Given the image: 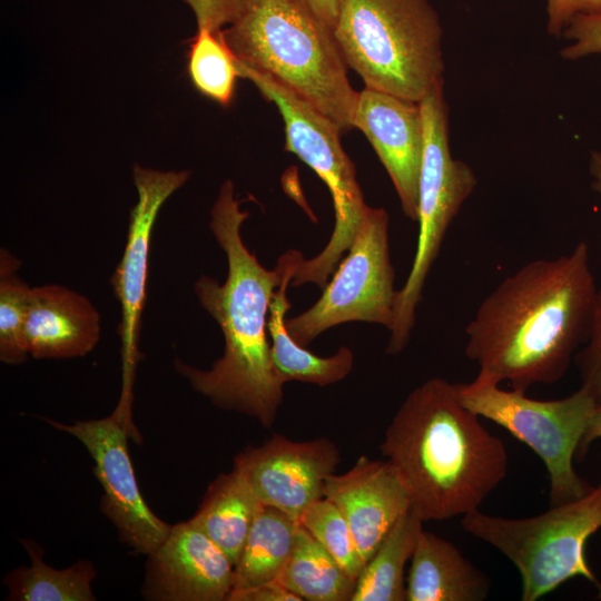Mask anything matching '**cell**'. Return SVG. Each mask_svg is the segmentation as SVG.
Returning <instances> with one entry per match:
<instances>
[{
	"mask_svg": "<svg viewBox=\"0 0 601 601\" xmlns=\"http://www.w3.org/2000/svg\"><path fill=\"white\" fill-rule=\"evenodd\" d=\"M598 290L584 242L505 277L465 327L476 377L523 393L561 380L588 338Z\"/></svg>",
	"mask_w": 601,
	"mask_h": 601,
	"instance_id": "1",
	"label": "cell"
},
{
	"mask_svg": "<svg viewBox=\"0 0 601 601\" xmlns=\"http://www.w3.org/2000/svg\"><path fill=\"white\" fill-rule=\"evenodd\" d=\"M248 216L235 198L231 180L224 181L210 210L209 228L226 255L227 276L223 284L207 275L195 283L199 304L223 332L224 354L209 370L179 359L175 366L215 406L247 414L269 428L283 403L285 383L272 358L267 321L286 257L280 255L274 269L258 262L240 234Z\"/></svg>",
	"mask_w": 601,
	"mask_h": 601,
	"instance_id": "2",
	"label": "cell"
},
{
	"mask_svg": "<svg viewBox=\"0 0 601 601\" xmlns=\"http://www.w3.org/2000/svg\"><path fill=\"white\" fill-rule=\"evenodd\" d=\"M480 418L457 383L433 377L408 393L387 426L380 450L424 522L479 510L506 476V447Z\"/></svg>",
	"mask_w": 601,
	"mask_h": 601,
	"instance_id": "3",
	"label": "cell"
},
{
	"mask_svg": "<svg viewBox=\"0 0 601 601\" xmlns=\"http://www.w3.org/2000/svg\"><path fill=\"white\" fill-rule=\"evenodd\" d=\"M223 29L237 60L275 78L331 119L353 128L356 91L333 29L306 0H239Z\"/></svg>",
	"mask_w": 601,
	"mask_h": 601,
	"instance_id": "4",
	"label": "cell"
},
{
	"mask_svg": "<svg viewBox=\"0 0 601 601\" xmlns=\"http://www.w3.org/2000/svg\"><path fill=\"white\" fill-rule=\"evenodd\" d=\"M333 32L365 87L418 102L443 78V30L430 0H341Z\"/></svg>",
	"mask_w": 601,
	"mask_h": 601,
	"instance_id": "5",
	"label": "cell"
},
{
	"mask_svg": "<svg viewBox=\"0 0 601 601\" xmlns=\"http://www.w3.org/2000/svg\"><path fill=\"white\" fill-rule=\"evenodd\" d=\"M461 525L516 566L522 601H536L575 577L592 582L601 597V583L585 556L589 539L601 529V483L534 516L503 518L479 509L463 515Z\"/></svg>",
	"mask_w": 601,
	"mask_h": 601,
	"instance_id": "6",
	"label": "cell"
},
{
	"mask_svg": "<svg viewBox=\"0 0 601 601\" xmlns=\"http://www.w3.org/2000/svg\"><path fill=\"white\" fill-rule=\"evenodd\" d=\"M243 78L274 102L285 126V149L298 156L326 184L333 198L335 225L329 240L314 257L299 260L290 285L313 283L324 288L348 252L366 216L367 206L354 164L339 140V128L296 92L269 75L238 60Z\"/></svg>",
	"mask_w": 601,
	"mask_h": 601,
	"instance_id": "7",
	"label": "cell"
},
{
	"mask_svg": "<svg viewBox=\"0 0 601 601\" xmlns=\"http://www.w3.org/2000/svg\"><path fill=\"white\" fill-rule=\"evenodd\" d=\"M418 104L424 150L418 186L417 246L408 276L396 294L394 323L386 347L388 354H398L407 345L428 272L450 224L477 183L472 168L454 159L450 151L444 79L436 81Z\"/></svg>",
	"mask_w": 601,
	"mask_h": 601,
	"instance_id": "8",
	"label": "cell"
},
{
	"mask_svg": "<svg viewBox=\"0 0 601 601\" xmlns=\"http://www.w3.org/2000/svg\"><path fill=\"white\" fill-rule=\"evenodd\" d=\"M499 383L475 377L457 383L462 403L526 444L549 473L550 505L588 493L592 485L573 467L580 443L597 403L582 388L559 400H535L523 392L506 391Z\"/></svg>",
	"mask_w": 601,
	"mask_h": 601,
	"instance_id": "9",
	"label": "cell"
},
{
	"mask_svg": "<svg viewBox=\"0 0 601 601\" xmlns=\"http://www.w3.org/2000/svg\"><path fill=\"white\" fill-rule=\"evenodd\" d=\"M390 217L384 208L368 207L345 258L317 302L286 318L289 335L305 346L331 327L348 322L385 326L394 323V268L388 244Z\"/></svg>",
	"mask_w": 601,
	"mask_h": 601,
	"instance_id": "10",
	"label": "cell"
},
{
	"mask_svg": "<svg viewBox=\"0 0 601 601\" xmlns=\"http://www.w3.org/2000/svg\"><path fill=\"white\" fill-rule=\"evenodd\" d=\"M53 427L79 440L93 460V473L102 487L101 511L116 526L119 539L132 552L151 554L171 525L160 520L144 501L127 445L128 413L116 410L108 417Z\"/></svg>",
	"mask_w": 601,
	"mask_h": 601,
	"instance_id": "11",
	"label": "cell"
},
{
	"mask_svg": "<svg viewBox=\"0 0 601 601\" xmlns=\"http://www.w3.org/2000/svg\"><path fill=\"white\" fill-rule=\"evenodd\" d=\"M138 200L129 215L122 257L110 278L121 306L122 392L120 401L130 403L135 367L139 358L138 343L141 313L146 302L149 249L154 225L166 200L189 178L188 170L161 171L139 165L132 171Z\"/></svg>",
	"mask_w": 601,
	"mask_h": 601,
	"instance_id": "12",
	"label": "cell"
},
{
	"mask_svg": "<svg viewBox=\"0 0 601 601\" xmlns=\"http://www.w3.org/2000/svg\"><path fill=\"white\" fill-rule=\"evenodd\" d=\"M339 461L337 446L326 437L295 442L274 434L236 454L234 467L263 505L298 521L309 504L324 496L325 482Z\"/></svg>",
	"mask_w": 601,
	"mask_h": 601,
	"instance_id": "13",
	"label": "cell"
},
{
	"mask_svg": "<svg viewBox=\"0 0 601 601\" xmlns=\"http://www.w3.org/2000/svg\"><path fill=\"white\" fill-rule=\"evenodd\" d=\"M142 594L158 601H223L233 589L234 565L189 520L171 525L148 555Z\"/></svg>",
	"mask_w": 601,
	"mask_h": 601,
	"instance_id": "14",
	"label": "cell"
},
{
	"mask_svg": "<svg viewBox=\"0 0 601 601\" xmlns=\"http://www.w3.org/2000/svg\"><path fill=\"white\" fill-rule=\"evenodd\" d=\"M353 128L359 129L376 151L405 216L417 221L424 150L420 104L365 87L358 91Z\"/></svg>",
	"mask_w": 601,
	"mask_h": 601,
	"instance_id": "15",
	"label": "cell"
},
{
	"mask_svg": "<svg viewBox=\"0 0 601 601\" xmlns=\"http://www.w3.org/2000/svg\"><path fill=\"white\" fill-rule=\"evenodd\" d=\"M324 496L344 514L365 563L411 509L407 491L392 464L365 455L344 474H331Z\"/></svg>",
	"mask_w": 601,
	"mask_h": 601,
	"instance_id": "16",
	"label": "cell"
},
{
	"mask_svg": "<svg viewBox=\"0 0 601 601\" xmlns=\"http://www.w3.org/2000/svg\"><path fill=\"white\" fill-rule=\"evenodd\" d=\"M100 338V315L83 295L61 285L31 287L24 342L35 358L86 356Z\"/></svg>",
	"mask_w": 601,
	"mask_h": 601,
	"instance_id": "17",
	"label": "cell"
},
{
	"mask_svg": "<svg viewBox=\"0 0 601 601\" xmlns=\"http://www.w3.org/2000/svg\"><path fill=\"white\" fill-rule=\"evenodd\" d=\"M490 579L450 541L423 531L411 558L406 601H483Z\"/></svg>",
	"mask_w": 601,
	"mask_h": 601,
	"instance_id": "18",
	"label": "cell"
},
{
	"mask_svg": "<svg viewBox=\"0 0 601 601\" xmlns=\"http://www.w3.org/2000/svg\"><path fill=\"white\" fill-rule=\"evenodd\" d=\"M284 254L286 268L282 283L273 294L267 321L275 368L284 383L298 381L318 386L337 383L352 372L354 354L348 347L341 346L335 354L322 357L299 345L289 335L286 314L292 305L286 293L303 254L296 249Z\"/></svg>",
	"mask_w": 601,
	"mask_h": 601,
	"instance_id": "19",
	"label": "cell"
},
{
	"mask_svg": "<svg viewBox=\"0 0 601 601\" xmlns=\"http://www.w3.org/2000/svg\"><path fill=\"white\" fill-rule=\"evenodd\" d=\"M244 475L235 467L213 480L189 521L200 529L235 565L262 508Z\"/></svg>",
	"mask_w": 601,
	"mask_h": 601,
	"instance_id": "20",
	"label": "cell"
},
{
	"mask_svg": "<svg viewBox=\"0 0 601 601\" xmlns=\"http://www.w3.org/2000/svg\"><path fill=\"white\" fill-rule=\"evenodd\" d=\"M298 528L299 522L288 514L262 505L234 565L233 589L277 581L292 554Z\"/></svg>",
	"mask_w": 601,
	"mask_h": 601,
	"instance_id": "21",
	"label": "cell"
},
{
	"mask_svg": "<svg viewBox=\"0 0 601 601\" xmlns=\"http://www.w3.org/2000/svg\"><path fill=\"white\" fill-rule=\"evenodd\" d=\"M423 520L408 510L394 524L356 580L352 601H405V566L413 555Z\"/></svg>",
	"mask_w": 601,
	"mask_h": 601,
	"instance_id": "22",
	"label": "cell"
},
{
	"mask_svg": "<svg viewBox=\"0 0 601 601\" xmlns=\"http://www.w3.org/2000/svg\"><path fill=\"white\" fill-rule=\"evenodd\" d=\"M277 581L307 601H352L356 580L303 526Z\"/></svg>",
	"mask_w": 601,
	"mask_h": 601,
	"instance_id": "23",
	"label": "cell"
},
{
	"mask_svg": "<svg viewBox=\"0 0 601 601\" xmlns=\"http://www.w3.org/2000/svg\"><path fill=\"white\" fill-rule=\"evenodd\" d=\"M31 564L7 574L8 600L14 601H92L91 582L96 577L93 564L80 560L66 569L45 563L40 548L32 541H22Z\"/></svg>",
	"mask_w": 601,
	"mask_h": 601,
	"instance_id": "24",
	"label": "cell"
},
{
	"mask_svg": "<svg viewBox=\"0 0 601 601\" xmlns=\"http://www.w3.org/2000/svg\"><path fill=\"white\" fill-rule=\"evenodd\" d=\"M187 73L195 89L206 98L223 107L233 102L236 81L242 76L223 29L197 28L189 41Z\"/></svg>",
	"mask_w": 601,
	"mask_h": 601,
	"instance_id": "25",
	"label": "cell"
},
{
	"mask_svg": "<svg viewBox=\"0 0 601 601\" xmlns=\"http://www.w3.org/2000/svg\"><path fill=\"white\" fill-rule=\"evenodd\" d=\"M20 260L0 250V359L18 365L29 355L24 342V322L31 287L16 274Z\"/></svg>",
	"mask_w": 601,
	"mask_h": 601,
	"instance_id": "26",
	"label": "cell"
},
{
	"mask_svg": "<svg viewBox=\"0 0 601 601\" xmlns=\"http://www.w3.org/2000/svg\"><path fill=\"white\" fill-rule=\"evenodd\" d=\"M298 522L347 574L357 580L365 561L358 552L347 520L334 502L325 496L314 501L302 513Z\"/></svg>",
	"mask_w": 601,
	"mask_h": 601,
	"instance_id": "27",
	"label": "cell"
},
{
	"mask_svg": "<svg viewBox=\"0 0 601 601\" xmlns=\"http://www.w3.org/2000/svg\"><path fill=\"white\" fill-rule=\"evenodd\" d=\"M581 386L597 404H601V289L598 290L590 332L573 361Z\"/></svg>",
	"mask_w": 601,
	"mask_h": 601,
	"instance_id": "28",
	"label": "cell"
},
{
	"mask_svg": "<svg viewBox=\"0 0 601 601\" xmlns=\"http://www.w3.org/2000/svg\"><path fill=\"white\" fill-rule=\"evenodd\" d=\"M571 45L560 55L566 60H577L591 55H601V14H578L563 30Z\"/></svg>",
	"mask_w": 601,
	"mask_h": 601,
	"instance_id": "29",
	"label": "cell"
},
{
	"mask_svg": "<svg viewBox=\"0 0 601 601\" xmlns=\"http://www.w3.org/2000/svg\"><path fill=\"white\" fill-rule=\"evenodd\" d=\"M195 14L197 28L221 30L234 19L239 0H183Z\"/></svg>",
	"mask_w": 601,
	"mask_h": 601,
	"instance_id": "30",
	"label": "cell"
},
{
	"mask_svg": "<svg viewBox=\"0 0 601 601\" xmlns=\"http://www.w3.org/2000/svg\"><path fill=\"white\" fill-rule=\"evenodd\" d=\"M548 31L559 36L578 14H601V0H548Z\"/></svg>",
	"mask_w": 601,
	"mask_h": 601,
	"instance_id": "31",
	"label": "cell"
},
{
	"mask_svg": "<svg viewBox=\"0 0 601 601\" xmlns=\"http://www.w3.org/2000/svg\"><path fill=\"white\" fill-rule=\"evenodd\" d=\"M227 601H302V599L278 581H272L245 589H231Z\"/></svg>",
	"mask_w": 601,
	"mask_h": 601,
	"instance_id": "32",
	"label": "cell"
},
{
	"mask_svg": "<svg viewBox=\"0 0 601 601\" xmlns=\"http://www.w3.org/2000/svg\"><path fill=\"white\" fill-rule=\"evenodd\" d=\"M598 439H601V404H597L595 406V410L589 421L584 436L580 443L577 456L583 457L592 442Z\"/></svg>",
	"mask_w": 601,
	"mask_h": 601,
	"instance_id": "33",
	"label": "cell"
},
{
	"mask_svg": "<svg viewBox=\"0 0 601 601\" xmlns=\"http://www.w3.org/2000/svg\"><path fill=\"white\" fill-rule=\"evenodd\" d=\"M316 14L324 20L332 29H334L339 7L341 0H306Z\"/></svg>",
	"mask_w": 601,
	"mask_h": 601,
	"instance_id": "34",
	"label": "cell"
},
{
	"mask_svg": "<svg viewBox=\"0 0 601 601\" xmlns=\"http://www.w3.org/2000/svg\"><path fill=\"white\" fill-rule=\"evenodd\" d=\"M589 170L592 177L591 187L601 195V152L593 150L590 157Z\"/></svg>",
	"mask_w": 601,
	"mask_h": 601,
	"instance_id": "35",
	"label": "cell"
}]
</instances>
